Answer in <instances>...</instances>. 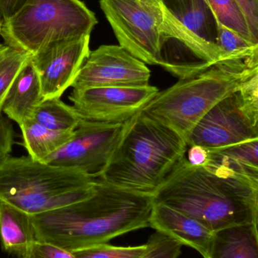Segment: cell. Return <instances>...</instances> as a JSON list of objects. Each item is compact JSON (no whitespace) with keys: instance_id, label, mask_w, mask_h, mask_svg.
Here are the masks:
<instances>
[{"instance_id":"cell-23","label":"cell","mask_w":258,"mask_h":258,"mask_svg":"<svg viewBox=\"0 0 258 258\" xmlns=\"http://www.w3.org/2000/svg\"><path fill=\"white\" fill-rule=\"evenodd\" d=\"M218 23L234 30L253 42L246 19L237 0H208Z\"/></svg>"},{"instance_id":"cell-19","label":"cell","mask_w":258,"mask_h":258,"mask_svg":"<svg viewBox=\"0 0 258 258\" xmlns=\"http://www.w3.org/2000/svg\"><path fill=\"white\" fill-rule=\"evenodd\" d=\"M22 132L23 145L33 160L44 162L45 159L62 148L74 135V131L62 132L45 128L33 119L19 125Z\"/></svg>"},{"instance_id":"cell-12","label":"cell","mask_w":258,"mask_h":258,"mask_svg":"<svg viewBox=\"0 0 258 258\" xmlns=\"http://www.w3.org/2000/svg\"><path fill=\"white\" fill-rule=\"evenodd\" d=\"M90 35L49 44L32 55L43 100L60 98L71 87L90 53Z\"/></svg>"},{"instance_id":"cell-31","label":"cell","mask_w":258,"mask_h":258,"mask_svg":"<svg viewBox=\"0 0 258 258\" xmlns=\"http://www.w3.org/2000/svg\"><path fill=\"white\" fill-rule=\"evenodd\" d=\"M1 26H2V22H1V20H0V33H1Z\"/></svg>"},{"instance_id":"cell-16","label":"cell","mask_w":258,"mask_h":258,"mask_svg":"<svg viewBox=\"0 0 258 258\" xmlns=\"http://www.w3.org/2000/svg\"><path fill=\"white\" fill-rule=\"evenodd\" d=\"M161 3L185 28L217 45L218 21L208 0H161Z\"/></svg>"},{"instance_id":"cell-13","label":"cell","mask_w":258,"mask_h":258,"mask_svg":"<svg viewBox=\"0 0 258 258\" xmlns=\"http://www.w3.org/2000/svg\"><path fill=\"white\" fill-rule=\"evenodd\" d=\"M149 227L183 245L194 248L203 257L206 255L213 236L212 231L196 220L160 203L153 205Z\"/></svg>"},{"instance_id":"cell-6","label":"cell","mask_w":258,"mask_h":258,"mask_svg":"<svg viewBox=\"0 0 258 258\" xmlns=\"http://www.w3.org/2000/svg\"><path fill=\"white\" fill-rule=\"evenodd\" d=\"M95 14L80 0H27L2 22L5 43L34 55L49 44L91 35Z\"/></svg>"},{"instance_id":"cell-28","label":"cell","mask_w":258,"mask_h":258,"mask_svg":"<svg viewBox=\"0 0 258 258\" xmlns=\"http://www.w3.org/2000/svg\"><path fill=\"white\" fill-rule=\"evenodd\" d=\"M15 141V132L12 124L0 114V159L12 152Z\"/></svg>"},{"instance_id":"cell-17","label":"cell","mask_w":258,"mask_h":258,"mask_svg":"<svg viewBox=\"0 0 258 258\" xmlns=\"http://www.w3.org/2000/svg\"><path fill=\"white\" fill-rule=\"evenodd\" d=\"M204 258H258L257 224L215 232Z\"/></svg>"},{"instance_id":"cell-11","label":"cell","mask_w":258,"mask_h":258,"mask_svg":"<svg viewBox=\"0 0 258 258\" xmlns=\"http://www.w3.org/2000/svg\"><path fill=\"white\" fill-rule=\"evenodd\" d=\"M151 71L145 63L119 45H102L90 51L71 87L149 85Z\"/></svg>"},{"instance_id":"cell-30","label":"cell","mask_w":258,"mask_h":258,"mask_svg":"<svg viewBox=\"0 0 258 258\" xmlns=\"http://www.w3.org/2000/svg\"><path fill=\"white\" fill-rule=\"evenodd\" d=\"M27 0H0V20L1 22L13 16Z\"/></svg>"},{"instance_id":"cell-26","label":"cell","mask_w":258,"mask_h":258,"mask_svg":"<svg viewBox=\"0 0 258 258\" xmlns=\"http://www.w3.org/2000/svg\"><path fill=\"white\" fill-rule=\"evenodd\" d=\"M18 256L19 258H76L68 250L39 240L34 241Z\"/></svg>"},{"instance_id":"cell-7","label":"cell","mask_w":258,"mask_h":258,"mask_svg":"<svg viewBox=\"0 0 258 258\" xmlns=\"http://www.w3.org/2000/svg\"><path fill=\"white\" fill-rule=\"evenodd\" d=\"M258 139V74L221 100L198 122L187 147L223 148Z\"/></svg>"},{"instance_id":"cell-5","label":"cell","mask_w":258,"mask_h":258,"mask_svg":"<svg viewBox=\"0 0 258 258\" xmlns=\"http://www.w3.org/2000/svg\"><path fill=\"white\" fill-rule=\"evenodd\" d=\"M257 73L258 67L216 64L159 92L140 111L175 132L187 144L189 135L204 115Z\"/></svg>"},{"instance_id":"cell-1","label":"cell","mask_w":258,"mask_h":258,"mask_svg":"<svg viewBox=\"0 0 258 258\" xmlns=\"http://www.w3.org/2000/svg\"><path fill=\"white\" fill-rule=\"evenodd\" d=\"M154 200L95 178L92 197L39 215H32L36 240L68 251L98 244L149 227Z\"/></svg>"},{"instance_id":"cell-4","label":"cell","mask_w":258,"mask_h":258,"mask_svg":"<svg viewBox=\"0 0 258 258\" xmlns=\"http://www.w3.org/2000/svg\"><path fill=\"white\" fill-rule=\"evenodd\" d=\"M95 192V179L78 168L37 162L29 156L0 159V202L31 216L86 200Z\"/></svg>"},{"instance_id":"cell-21","label":"cell","mask_w":258,"mask_h":258,"mask_svg":"<svg viewBox=\"0 0 258 258\" xmlns=\"http://www.w3.org/2000/svg\"><path fill=\"white\" fill-rule=\"evenodd\" d=\"M32 119L51 130L68 132L75 130L82 118L73 106L55 98L42 100Z\"/></svg>"},{"instance_id":"cell-2","label":"cell","mask_w":258,"mask_h":258,"mask_svg":"<svg viewBox=\"0 0 258 258\" xmlns=\"http://www.w3.org/2000/svg\"><path fill=\"white\" fill-rule=\"evenodd\" d=\"M153 200L194 218L212 233L258 222V182L221 177L204 167L191 165L186 156Z\"/></svg>"},{"instance_id":"cell-29","label":"cell","mask_w":258,"mask_h":258,"mask_svg":"<svg viewBox=\"0 0 258 258\" xmlns=\"http://www.w3.org/2000/svg\"><path fill=\"white\" fill-rule=\"evenodd\" d=\"M188 162L195 166H204L209 159V151L198 145L189 146L186 153Z\"/></svg>"},{"instance_id":"cell-15","label":"cell","mask_w":258,"mask_h":258,"mask_svg":"<svg viewBox=\"0 0 258 258\" xmlns=\"http://www.w3.org/2000/svg\"><path fill=\"white\" fill-rule=\"evenodd\" d=\"M42 100L39 76L30 59L9 88L2 113L21 125L24 121L33 118L35 110Z\"/></svg>"},{"instance_id":"cell-18","label":"cell","mask_w":258,"mask_h":258,"mask_svg":"<svg viewBox=\"0 0 258 258\" xmlns=\"http://www.w3.org/2000/svg\"><path fill=\"white\" fill-rule=\"evenodd\" d=\"M36 240L31 215L0 202V242L3 249L19 255Z\"/></svg>"},{"instance_id":"cell-14","label":"cell","mask_w":258,"mask_h":258,"mask_svg":"<svg viewBox=\"0 0 258 258\" xmlns=\"http://www.w3.org/2000/svg\"><path fill=\"white\" fill-rule=\"evenodd\" d=\"M204 168L221 177H239L258 182V139L209 150Z\"/></svg>"},{"instance_id":"cell-10","label":"cell","mask_w":258,"mask_h":258,"mask_svg":"<svg viewBox=\"0 0 258 258\" xmlns=\"http://www.w3.org/2000/svg\"><path fill=\"white\" fill-rule=\"evenodd\" d=\"M154 86H106L73 89L69 100L82 119L123 123L133 117L159 93Z\"/></svg>"},{"instance_id":"cell-27","label":"cell","mask_w":258,"mask_h":258,"mask_svg":"<svg viewBox=\"0 0 258 258\" xmlns=\"http://www.w3.org/2000/svg\"><path fill=\"white\" fill-rule=\"evenodd\" d=\"M253 39L258 42V0H237Z\"/></svg>"},{"instance_id":"cell-20","label":"cell","mask_w":258,"mask_h":258,"mask_svg":"<svg viewBox=\"0 0 258 258\" xmlns=\"http://www.w3.org/2000/svg\"><path fill=\"white\" fill-rule=\"evenodd\" d=\"M216 44L221 52L218 64L258 67V43L220 23Z\"/></svg>"},{"instance_id":"cell-25","label":"cell","mask_w":258,"mask_h":258,"mask_svg":"<svg viewBox=\"0 0 258 258\" xmlns=\"http://www.w3.org/2000/svg\"><path fill=\"white\" fill-rule=\"evenodd\" d=\"M147 249L141 258H178L183 245L170 236L156 231L146 242Z\"/></svg>"},{"instance_id":"cell-3","label":"cell","mask_w":258,"mask_h":258,"mask_svg":"<svg viewBox=\"0 0 258 258\" xmlns=\"http://www.w3.org/2000/svg\"><path fill=\"white\" fill-rule=\"evenodd\" d=\"M187 148L175 132L138 112L126 121L119 144L98 178L153 197L185 157Z\"/></svg>"},{"instance_id":"cell-22","label":"cell","mask_w":258,"mask_h":258,"mask_svg":"<svg viewBox=\"0 0 258 258\" xmlns=\"http://www.w3.org/2000/svg\"><path fill=\"white\" fill-rule=\"evenodd\" d=\"M31 57V54L26 51L5 42L0 43V114L9 88Z\"/></svg>"},{"instance_id":"cell-8","label":"cell","mask_w":258,"mask_h":258,"mask_svg":"<svg viewBox=\"0 0 258 258\" xmlns=\"http://www.w3.org/2000/svg\"><path fill=\"white\" fill-rule=\"evenodd\" d=\"M120 46L145 64L160 66L161 0H100Z\"/></svg>"},{"instance_id":"cell-9","label":"cell","mask_w":258,"mask_h":258,"mask_svg":"<svg viewBox=\"0 0 258 258\" xmlns=\"http://www.w3.org/2000/svg\"><path fill=\"white\" fill-rule=\"evenodd\" d=\"M125 122L107 123L82 119L65 146L43 163L78 168L94 179L102 174L115 153Z\"/></svg>"},{"instance_id":"cell-24","label":"cell","mask_w":258,"mask_h":258,"mask_svg":"<svg viewBox=\"0 0 258 258\" xmlns=\"http://www.w3.org/2000/svg\"><path fill=\"white\" fill-rule=\"evenodd\" d=\"M146 249V243L127 247L102 243L70 251L76 258H141Z\"/></svg>"}]
</instances>
